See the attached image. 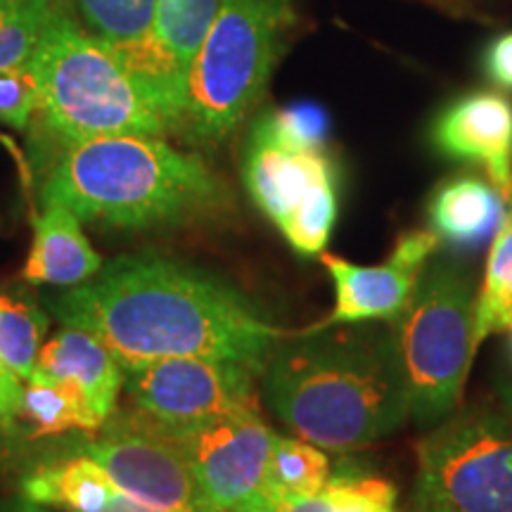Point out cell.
Returning <instances> with one entry per match:
<instances>
[{
    "label": "cell",
    "mask_w": 512,
    "mask_h": 512,
    "mask_svg": "<svg viewBox=\"0 0 512 512\" xmlns=\"http://www.w3.org/2000/svg\"><path fill=\"white\" fill-rule=\"evenodd\" d=\"M275 140L297 150H325L330 133V119L323 107L313 102H297L283 110L266 112L256 119Z\"/></svg>",
    "instance_id": "obj_26"
},
{
    "label": "cell",
    "mask_w": 512,
    "mask_h": 512,
    "mask_svg": "<svg viewBox=\"0 0 512 512\" xmlns=\"http://www.w3.org/2000/svg\"><path fill=\"white\" fill-rule=\"evenodd\" d=\"M512 320V195L491 242L482 287L475 299V332L472 351H477L494 332L508 330Z\"/></svg>",
    "instance_id": "obj_20"
},
{
    "label": "cell",
    "mask_w": 512,
    "mask_h": 512,
    "mask_svg": "<svg viewBox=\"0 0 512 512\" xmlns=\"http://www.w3.org/2000/svg\"><path fill=\"white\" fill-rule=\"evenodd\" d=\"M62 325L83 328L133 368L159 358H221L259 375L285 330L238 290L159 254L112 259L86 283L48 299Z\"/></svg>",
    "instance_id": "obj_1"
},
{
    "label": "cell",
    "mask_w": 512,
    "mask_h": 512,
    "mask_svg": "<svg viewBox=\"0 0 512 512\" xmlns=\"http://www.w3.org/2000/svg\"><path fill=\"white\" fill-rule=\"evenodd\" d=\"M0 512H60L53 508H46V505H38L29 498H10V501H0Z\"/></svg>",
    "instance_id": "obj_33"
},
{
    "label": "cell",
    "mask_w": 512,
    "mask_h": 512,
    "mask_svg": "<svg viewBox=\"0 0 512 512\" xmlns=\"http://www.w3.org/2000/svg\"><path fill=\"white\" fill-rule=\"evenodd\" d=\"M508 200L479 178L460 176L439 185L430 202L432 233L465 252H477L496 235Z\"/></svg>",
    "instance_id": "obj_17"
},
{
    "label": "cell",
    "mask_w": 512,
    "mask_h": 512,
    "mask_svg": "<svg viewBox=\"0 0 512 512\" xmlns=\"http://www.w3.org/2000/svg\"><path fill=\"white\" fill-rule=\"evenodd\" d=\"M24 382L15 373L0 366V425H8L19 415V403H22Z\"/></svg>",
    "instance_id": "obj_29"
},
{
    "label": "cell",
    "mask_w": 512,
    "mask_h": 512,
    "mask_svg": "<svg viewBox=\"0 0 512 512\" xmlns=\"http://www.w3.org/2000/svg\"><path fill=\"white\" fill-rule=\"evenodd\" d=\"M294 24L292 0H221L190 69L176 136L204 150L226 143L264 95Z\"/></svg>",
    "instance_id": "obj_5"
},
{
    "label": "cell",
    "mask_w": 512,
    "mask_h": 512,
    "mask_svg": "<svg viewBox=\"0 0 512 512\" xmlns=\"http://www.w3.org/2000/svg\"><path fill=\"white\" fill-rule=\"evenodd\" d=\"M264 399L294 437L337 453L375 444L411 418L394 330L375 320L280 344L264 370Z\"/></svg>",
    "instance_id": "obj_2"
},
{
    "label": "cell",
    "mask_w": 512,
    "mask_h": 512,
    "mask_svg": "<svg viewBox=\"0 0 512 512\" xmlns=\"http://www.w3.org/2000/svg\"><path fill=\"white\" fill-rule=\"evenodd\" d=\"M38 114L62 147L119 133L164 136L166 126L112 50L57 3L29 57Z\"/></svg>",
    "instance_id": "obj_4"
},
{
    "label": "cell",
    "mask_w": 512,
    "mask_h": 512,
    "mask_svg": "<svg viewBox=\"0 0 512 512\" xmlns=\"http://www.w3.org/2000/svg\"><path fill=\"white\" fill-rule=\"evenodd\" d=\"M162 432L181 446L207 512H226L264 489L275 432L261 418L259 406L240 408L190 430Z\"/></svg>",
    "instance_id": "obj_10"
},
{
    "label": "cell",
    "mask_w": 512,
    "mask_h": 512,
    "mask_svg": "<svg viewBox=\"0 0 512 512\" xmlns=\"http://www.w3.org/2000/svg\"><path fill=\"white\" fill-rule=\"evenodd\" d=\"M119 486L86 453L36 467L22 482V496L60 512H102Z\"/></svg>",
    "instance_id": "obj_18"
},
{
    "label": "cell",
    "mask_w": 512,
    "mask_h": 512,
    "mask_svg": "<svg viewBox=\"0 0 512 512\" xmlns=\"http://www.w3.org/2000/svg\"><path fill=\"white\" fill-rule=\"evenodd\" d=\"M226 512H278V508H275V503L271 501V498L261 491V494L247 498V501L238 503L235 508H230Z\"/></svg>",
    "instance_id": "obj_32"
},
{
    "label": "cell",
    "mask_w": 512,
    "mask_h": 512,
    "mask_svg": "<svg viewBox=\"0 0 512 512\" xmlns=\"http://www.w3.org/2000/svg\"><path fill=\"white\" fill-rule=\"evenodd\" d=\"M434 147L451 159L477 162L498 192L512 195V102L498 93H472L446 107L434 121Z\"/></svg>",
    "instance_id": "obj_14"
},
{
    "label": "cell",
    "mask_w": 512,
    "mask_h": 512,
    "mask_svg": "<svg viewBox=\"0 0 512 512\" xmlns=\"http://www.w3.org/2000/svg\"><path fill=\"white\" fill-rule=\"evenodd\" d=\"M278 512H323L318 496L313 498H287V501H273Z\"/></svg>",
    "instance_id": "obj_31"
},
{
    "label": "cell",
    "mask_w": 512,
    "mask_h": 512,
    "mask_svg": "<svg viewBox=\"0 0 512 512\" xmlns=\"http://www.w3.org/2000/svg\"><path fill=\"white\" fill-rule=\"evenodd\" d=\"M60 5L105 46L143 38L155 15V0H60Z\"/></svg>",
    "instance_id": "obj_22"
},
{
    "label": "cell",
    "mask_w": 512,
    "mask_h": 512,
    "mask_svg": "<svg viewBox=\"0 0 512 512\" xmlns=\"http://www.w3.org/2000/svg\"><path fill=\"white\" fill-rule=\"evenodd\" d=\"M508 330H510V335H512V320H510V325H508Z\"/></svg>",
    "instance_id": "obj_34"
},
{
    "label": "cell",
    "mask_w": 512,
    "mask_h": 512,
    "mask_svg": "<svg viewBox=\"0 0 512 512\" xmlns=\"http://www.w3.org/2000/svg\"><path fill=\"white\" fill-rule=\"evenodd\" d=\"M17 418L29 422L34 437H57L69 430L98 432L105 427V420L95 415L76 384L41 368L24 382Z\"/></svg>",
    "instance_id": "obj_19"
},
{
    "label": "cell",
    "mask_w": 512,
    "mask_h": 512,
    "mask_svg": "<svg viewBox=\"0 0 512 512\" xmlns=\"http://www.w3.org/2000/svg\"><path fill=\"white\" fill-rule=\"evenodd\" d=\"M102 512H190V510H171V508H159V505L138 501V498L128 496L126 491H117V496L107 503V508Z\"/></svg>",
    "instance_id": "obj_30"
},
{
    "label": "cell",
    "mask_w": 512,
    "mask_h": 512,
    "mask_svg": "<svg viewBox=\"0 0 512 512\" xmlns=\"http://www.w3.org/2000/svg\"><path fill=\"white\" fill-rule=\"evenodd\" d=\"M38 368L76 384L100 420H110L117 411L126 370L114 351L83 328L64 325V330L38 351Z\"/></svg>",
    "instance_id": "obj_15"
},
{
    "label": "cell",
    "mask_w": 512,
    "mask_h": 512,
    "mask_svg": "<svg viewBox=\"0 0 512 512\" xmlns=\"http://www.w3.org/2000/svg\"><path fill=\"white\" fill-rule=\"evenodd\" d=\"M38 114V83L29 60L0 72V121L24 131Z\"/></svg>",
    "instance_id": "obj_27"
},
{
    "label": "cell",
    "mask_w": 512,
    "mask_h": 512,
    "mask_svg": "<svg viewBox=\"0 0 512 512\" xmlns=\"http://www.w3.org/2000/svg\"><path fill=\"white\" fill-rule=\"evenodd\" d=\"M249 366L221 358H159L126 368L124 387L136 411L162 430H190L247 406H259Z\"/></svg>",
    "instance_id": "obj_8"
},
{
    "label": "cell",
    "mask_w": 512,
    "mask_h": 512,
    "mask_svg": "<svg viewBox=\"0 0 512 512\" xmlns=\"http://www.w3.org/2000/svg\"><path fill=\"white\" fill-rule=\"evenodd\" d=\"M48 316L22 299L0 297V366L27 382L38 370Z\"/></svg>",
    "instance_id": "obj_23"
},
{
    "label": "cell",
    "mask_w": 512,
    "mask_h": 512,
    "mask_svg": "<svg viewBox=\"0 0 512 512\" xmlns=\"http://www.w3.org/2000/svg\"><path fill=\"white\" fill-rule=\"evenodd\" d=\"M389 325L399 349L411 418L420 427H437L451 418L463 399L475 358L472 275L451 261L427 264L411 302Z\"/></svg>",
    "instance_id": "obj_6"
},
{
    "label": "cell",
    "mask_w": 512,
    "mask_h": 512,
    "mask_svg": "<svg viewBox=\"0 0 512 512\" xmlns=\"http://www.w3.org/2000/svg\"><path fill=\"white\" fill-rule=\"evenodd\" d=\"M102 268L100 254L83 235L79 216L57 200H43L34 221V242L24 264V280L38 285L76 287Z\"/></svg>",
    "instance_id": "obj_16"
},
{
    "label": "cell",
    "mask_w": 512,
    "mask_h": 512,
    "mask_svg": "<svg viewBox=\"0 0 512 512\" xmlns=\"http://www.w3.org/2000/svg\"><path fill=\"white\" fill-rule=\"evenodd\" d=\"M413 512H512V425L494 413L446 418L418 444Z\"/></svg>",
    "instance_id": "obj_7"
},
{
    "label": "cell",
    "mask_w": 512,
    "mask_h": 512,
    "mask_svg": "<svg viewBox=\"0 0 512 512\" xmlns=\"http://www.w3.org/2000/svg\"><path fill=\"white\" fill-rule=\"evenodd\" d=\"M219 5L221 0H155V15L143 38L107 46L164 121L166 133H174L181 119L190 69Z\"/></svg>",
    "instance_id": "obj_9"
},
{
    "label": "cell",
    "mask_w": 512,
    "mask_h": 512,
    "mask_svg": "<svg viewBox=\"0 0 512 512\" xmlns=\"http://www.w3.org/2000/svg\"><path fill=\"white\" fill-rule=\"evenodd\" d=\"M245 185L256 207L283 228L323 192L337 190V169L325 150H297L256 121L245 152Z\"/></svg>",
    "instance_id": "obj_13"
},
{
    "label": "cell",
    "mask_w": 512,
    "mask_h": 512,
    "mask_svg": "<svg viewBox=\"0 0 512 512\" xmlns=\"http://www.w3.org/2000/svg\"><path fill=\"white\" fill-rule=\"evenodd\" d=\"M484 67L486 74H489L498 86L510 88L512 91V31L510 34L498 36L496 41L491 43L489 50H486Z\"/></svg>",
    "instance_id": "obj_28"
},
{
    "label": "cell",
    "mask_w": 512,
    "mask_h": 512,
    "mask_svg": "<svg viewBox=\"0 0 512 512\" xmlns=\"http://www.w3.org/2000/svg\"><path fill=\"white\" fill-rule=\"evenodd\" d=\"M60 0H0V72L24 64Z\"/></svg>",
    "instance_id": "obj_24"
},
{
    "label": "cell",
    "mask_w": 512,
    "mask_h": 512,
    "mask_svg": "<svg viewBox=\"0 0 512 512\" xmlns=\"http://www.w3.org/2000/svg\"><path fill=\"white\" fill-rule=\"evenodd\" d=\"M439 238L432 230H415L396 242L387 261L358 266L342 256L320 252V261L335 283V309L318 328L384 320L392 323L411 302L420 273L437 252Z\"/></svg>",
    "instance_id": "obj_12"
},
{
    "label": "cell",
    "mask_w": 512,
    "mask_h": 512,
    "mask_svg": "<svg viewBox=\"0 0 512 512\" xmlns=\"http://www.w3.org/2000/svg\"><path fill=\"white\" fill-rule=\"evenodd\" d=\"M332 477L328 453L304 439L275 434L271 460L266 467L264 494L271 501L287 498H313L325 489Z\"/></svg>",
    "instance_id": "obj_21"
},
{
    "label": "cell",
    "mask_w": 512,
    "mask_h": 512,
    "mask_svg": "<svg viewBox=\"0 0 512 512\" xmlns=\"http://www.w3.org/2000/svg\"><path fill=\"white\" fill-rule=\"evenodd\" d=\"M318 501L323 512H399L396 486L370 475H332Z\"/></svg>",
    "instance_id": "obj_25"
},
{
    "label": "cell",
    "mask_w": 512,
    "mask_h": 512,
    "mask_svg": "<svg viewBox=\"0 0 512 512\" xmlns=\"http://www.w3.org/2000/svg\"><path fill=\"white\" fill-rule=\"evenodd\" d=\"M81 223L110 228L181 226L221 209L228 192L200 155L162 136L119 133L67 147L43 185Z\"/></svg>",
    "instance_id": "obj_3"
},
{
    "label": "cell",
    "mask_w": 512,
    "mask_h": 512,
    "mask_svg": "<svg viewBox=\"0 0 512 512\" xmlns=\"http://www.w3.org/2000/svg\"><path fill=\"white\" fill-rule=\"evenodd\" d=\"M105 425L107 430L81 453L93 458L121 491L159 508L207 512L188 460L169 434L138 411Z\"/></svg>",
    "instance_id": "obj_11"
}]
</instances>
